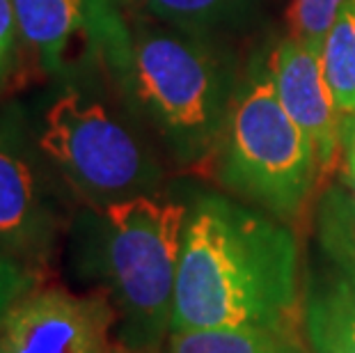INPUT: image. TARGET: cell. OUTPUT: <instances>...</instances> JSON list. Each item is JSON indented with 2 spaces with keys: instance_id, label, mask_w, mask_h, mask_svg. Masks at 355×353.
Masks as SVG:
<instances>
[{
  "instance_id": "obj_5",
  "label": "cell",
  "mask_w": 355,
  "mask_h": 353,
  "mask_svg": "<svg viewBox=\"0 0 355 353\" xmlns=\"http://www.w3.org/2000/svg\"><path fill=\"white\" fill-rule=\"evenodd\" d=\"M40 147L78 198L96 209L152 193L158 182L140 140L103 103L78 92L53 101Z\"/></svg>"
},
{
  "instance_id": "obj_16",
  "label": "cell",
  "mask_w": 355,
  "mask_h": 353,
  "mask_svg": "<svg viewBox=\"0 0 355 353\" xmlns=\"http://www.w3.org/2000/svg\"><path fill=\"white\" fill-rule=\"evenodd\" d=\"M17 14H14L12 0H0V80L12 69L14 60V46H17Z\"/></svg>"
},
{
  "instance_id": "obj_7",
  "label": "cell",
  "mask_w": 355,
  "mask_h": 353,
  "mask_svg": "<svg viewBox=\"0 0 355 353\" xmlns=\"http://www.w3.org/2000/svg\"><path fill=\"white\" fill-rule=\"evenodd\" d=\"M268 76L279 103L312 142L319 172L330 170L342 140V112L323 74L321 49L289 37L270 55Z\"/></svg>"
},
{
  "instance_id": "obj_20",
  "label": "cell",
  "mask_w": 355,
  "mask_h": 353,
  "mask_svg": "<svg viewBox=\"0 0 355 353\" xmlns=\"http://www.w3.org/2000/svg\"><path fill=\"white\" fill-rule=\"evenodd\" d=\"M108 353H131V351H128V349H124V347H122V344H119V342H115V344H112V347L108 349Z\"/></svg>"
},
{
  "instance_id": "obj_12",
  "label": "cell",
  "mask_w": 355,
  "mask_h": 353,
  "mask_svg": "<svg viewBox=\"0 0 355 353\" xmlns=\"http://www.w3.org/2000/svg\"><path fill=\"white\" fill-rule=\"evenodd\" d=\"M321 62L337 110L355 117V0H349L332 21L321 44Z\"/></svg>"
},
{
  "instance_id": "obj_14",
  "label": "cell",
  "mask_w": 355,
  "mask_h": 353,
  "mask_svg": "<svg viewBox=\"0 0 355 353\" xmlns=\"http://www.w3.org/2000/svg\"><path fill=\"white\" fill-rule=\"evenodd\" d=\"M346 3L349 0H293L289 7L291 37L321 49L332 21Z\"/></svg>"
},
{
  "instance_id": "obj_10",
  "label": "cell",
  "mask_w": 355,
  "mask_h": 353,
  "mask_svg": "<svg viewBox=\"0 0 355 353\" xmlns=\"http://www.w3.org/2000/svg\"><path fill=\"white\" fill-rule=\"evenodd\" d=\"M19 35L49 71L62 64L71 37L85 21V0H12Z\"/></svg>"
},
{
  "instance_id": "obj_3",
  "label": "cell",
  "mask_w": 355,
  "mask_h": 353,
  "mask_svg": "<svg viewBox=\"0 0 355 353\" xmlns=\"http://www.w3.org/2000/svg\"><path fill=\"white\" fill-rule=\"evenodd\" d=\"M316 177L312 142L279 103L268 74L254 78L225 124L223 184L282 221L303 209Z\"/></svg>"
},
{
  "instance_id": "obj_18",
  "label": "cell",
  "mask_w": 355,
  "mask_h": 353,
  "mask_svg": "<svg viewBox=\"0 0 355 353\" xmlns=\"http://www.w3.org/2000/svg\"><path fill=\"white\" fill-rule=\"evenodd\" d=\"M344 184H346L349 195L355 200V165H351V163L344 165Z\"/></svg>"
},
{
  "instance_id": "obj_1",
  "label": "cell",
  "mask_w": 355,
  "mask_h": 353,
  "mask_svg": "<svg viewBox=\"0 0 355 353\" xmlns=\"http://www.w3.org/2000/svg\"><path fill=\"white\" fill-rule=\"evenodd\" d=\"M298 243L270 214L204 195L188 212L170 333L286 328L300 310Z\"/></svg>"
},
{
  "instance_id": "obj_21",
  "label": "cell",
  "mask_w": 355,
  "mask_h": 353,
  "mask_svg": "<svg viewBox=\"0 0 355 353\" xmlns=\"http://www.w3.org/2000/svg\"><path fill=\"white\" fill-rule=\"evenodd\" d=\"M0 353H12V351H10V349H7V347H5V344H3V342H0Z\"/></svg>"
},
{
  "instance_id": "obj_8",
  "label": "cell",
  "mask_w": 355,
  "mask_h": 353,
  "mask_svg": "<svg viewBox=\"0 0 355 353\" xmlns=\"http://www.w3.org/2000/svg\"><path fill=\"white\" fill-rule=\"evenodd\" d=\"M55 216L19 138L0 129V250L35 271L46 261Z\"/></svg>"
},
{
  "instance_id": "obj_19",
  "label": "cell",
  "mask_w": 355,
  "mask_h": 353,
  "mask_svg": "<svg viewBox=\"0 0 355 353\" xmlns=\"http://www.w3.org/2000/svg\"><path fill=\"white\" fill-rule=\"evenodd\" d=\"M346 163L355 165V124L346 133Z\"/></svg>"
},
{
  "instance_id": "obj_13",
  "label": "cell",
  "mask_w": 355,
  "mask_h": 353,
  "mask_svg": "<svg viewBox=\"0 0 355 353\" xmlns=\"http://www.w3.org/2000/svg\"><path fill=\"white\" fill-rule=\"evenodd\" d=\"M142 3L158 19L177 28L193 30L223 19L241 0H142Z\"/></svg>"
},
{
  "instance_id": "obj_11",
  "label": "cell",
  "mask_w": 355,
  "mask_h": 353,
  "mask_svg": "<svg viewBox=\"0 0 355 353\" xmlns=\"http://www.w3.org/2000/svg\"><path fill=\"white\" fill-rule=\"evenodd\" d=\"M154 353H305L286 328H200L170 333Z\"/></svg>"
},
{
  "instance_id": "obj_17",
  "label": "cell",
  "mask_w": 355,
  "mask_h": 353,
  "mask_svg": "<svg viewBox=\"0 0 355 353\" xmlns=\"http://www.w3.org/2000/svg\"><path fill=\"white\" fill-rule=\"evenodd\" d=\"M319 236L323 250L332 259V264L355 284V246H351L349 241H344V239H339L335 234H328V232H319Z\"/></svg>"
},
{
  "instance_id": "obj_6",
  "label": "cell",
  "mask_w": 355,
  "mask_h": 353,
  "mask_svg": "<svg viewBox=\"0 0 355 353\" xmlns=\"http://www.w3.org/2000/svg\"><path fill=\"white\" fill-rule=\"evenodd\" d=\"M115 307L105 294L33 289L10 307L0 342L12 353H108Z\"/></svg>"
},
{
  "instance_id": "obj_2",
  "label": "cell",
  "mask_w": 355,
  "mask_h": 353,
  "mask_svg": "<svg viewBox=\"0 0 355 353\" xmlns=\"http://www.w3.org/2000/svg\"><path fill=\"white\" fill-rule=\"evenodd\" d=\"M94 271L117 314V342L154 353L170 335L188 207L154 193L99 209Z\"/></svg>"
},
{
  "instance_id": "obj_4",
  "label": "cell",
  "mask_w": 355,
  "mask_h": 353,
  "mask_svg": "<svg viewBox=\"0 0 355 353\" xmlns=\"http://www.w3.org/2000/svg\"><path fill=\"white\" fill-rule=\"evenodd\" d=\"M135 94L172 147L198 161L227 124V85L216 58L191 37L140 30L133 44Z\"/></svg>"
},
{
  "instance_id": "obj_9",
  "label": "cell",
  "mask_w": 355,
  "mask_h": 353,
  "mask_svg": "<svg viewBox=\"0 0 355 353\" xmlns=\"http://www.w3.org/2000/svg\"><path fill=\"white\" fill-rule=\"evenodd\" d=\"M303 328L309 353H355V284L339 268L307 282Z\"/></svg>"
},
{
  "instance_id": "obj_15",
  "label": "cell",
  "mask_w": 355,
  "mask_h": 353,
  "mask_svg": "<svg viewBox=\"0 0 355 353\" xmlns=\"http://www.w3.org/2000/svg\"><path fill=\"white\" fill-rule=\"evenodd\" d=\"M35 289V271L0 250V324L21 296Z\"/></svg>"
}]
</instances>
